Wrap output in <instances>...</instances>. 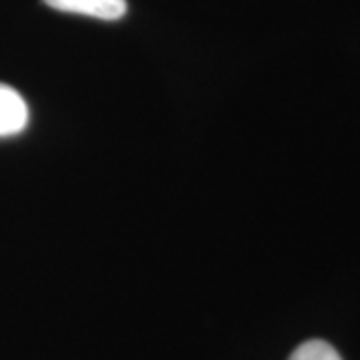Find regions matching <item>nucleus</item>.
<instances>
[{
    "label": "nucleus",
    "instance_id": "f03ea898",
    "mask_svg": "<svg viewBox=\"0 0 360 360\" xmlns=\"http://www.w3.org/2000/svg\"><path fill=\"white\" fill-rule=\"evenodd\" d=\"M28 124V106L18 90L0 84V139L22 132Z\"/></svg>",
    "mask_w": 360,
    "mask_h": 360
},
{
    "label": "nucleus",
    "instance_id": "f257e3e1",
    "mask_svg": "<svg viewBox=\"0 0 360 360\" xmlns=\"http://www.w3.org/2000/svg\"><path fill=\"white\" fill-rule=\"evenodd\" d=\"M44 2L60 13L84 14L101 20H118L127 13V0H44Z\"/></svg>",
    "mask_w": 360,
    "mask_h": 360
},
{
    "label": "nucleus",
    "instance_id": "7ed1b4c3",
    "mask_svg": "<svg viewBox=\"0 0 360 360\" xmlns=\"http://www.w3.org/2000/svg\"><path fill=\"white\" fill-rule=\"evenodd\" d=\"M288 360H342L335 348L324 340H309L296 348Z\"/></svg>",
    "mask_w": 360,
    "mask_h": 360
}]
</instances>
